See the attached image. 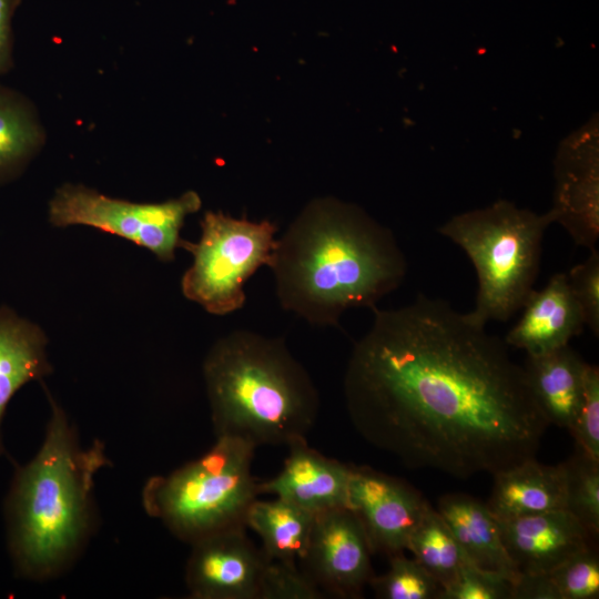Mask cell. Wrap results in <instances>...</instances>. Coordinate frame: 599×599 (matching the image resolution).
Listing matches in <instances>:
<instances>
[{"label":"cell","instance_id":"1","mask_svg":"<svg viewBox=\"0 0 599 599\" xmlns=\"http://www.w3.org/2000/svg\"><path fill=\"white\" fill-rule=\"evenodd\" d=\"M343 379L349 419L409 468L457 478L534 458L550 425L506 343L448 302L372 308Z\"/></svg>","mask_w":599,"mask_h":599},{"label":"cell","instance_id":"2","mask_svg":"<svg viewBox=\"0 0 599 599\" xmlns=\"http://www.w3.org/2000/svg\"><path fill=\"white\" fill-rule=\"evenodd\" d=\"M284 311L338 327L351 308H374L400 286L407 260L393 232L357 204L309 201L288 225L268 265Z\"/></svg>","mask_w":599,"mask_h":599},{"label":"cell","instance_id":"3","mask_svg":"<svg viewBox=\"0 0 599 599\" xmlns=\"http://www.w3.org/2000/svg\"><path fill=\"white\" fill-rule=\"evenodd\" d=\"M51 413L35 455L16 468L3 504L17 577L43 582L73 566L97 525L94 483L111 460L95 439L82 447L74 425L48 393Z\"/></svg>","mask_w":599,"mask_h":599},{"label":"cell","instance_id":"4","mask_svg":"<svg viewBox=\"0 0 599 599\" xmlns=\"http://www.w3.org/2000/svg\"><path fill=\"white\" fill-rule=\"evenodd\" d=\"M203 377L216 437L288 446L317 419L318 390L282 337L225 334L207 352Z\"/></svg>","mask_w":599,"mask_h":599},{"label":"cell","instance_id":"5","mask_svg":"<svg viewBox=\"0 0 599 599\" xmlns=\"http://www.w3.org/2000/svg\"><path fill=\"white\" fill-rule=\"evenodd\" d=\"M552 223L550 211L537 214L499 200L457 214L438 227L476 270V302L468 312L474 322L484 326L505 322L524 306L538 275L544 234Z\"/></svg>","mask_w":599,"mask_h":599},{"label":"cell","instance_id":"6","mask_svg":"<svg viewBox=\"0 0 599 599\" xmlns=\"http://www.w3.org/2000/svg\"><path fill=\"white\" fill-rule=\"evenodd\" d=\"M255 448L241 438L216 437L199 458L167 475L150 477L142 488L143 509L189 544L245 526L246 511L258 496L252 475Z\"/></svg>","mask_w":599,"mask_h":599},{"label":"cell","instance_id":"7","mask_svg":"<svg viewBox=\"0 0 599 599\" xmlns=\"http://www.w3.org/2000/svg\"><path fill=\"white\" fill-rule=\"evenodd\" d=\"M200 225V240L182 243L193 262L181 278V291L207 313L224 316L244 306L245 282L261 266L270 265L277 226L268 220L253 222L222 211L205 212Z\"/></svg>","mask_w":599,"mask_h":599},{"label":"cell","instance_id":"8","mask_svg":"<svg viewBox=\"0 0 599 599\" xmlns=\"http://www.w3.org/2000/svg\"><path fill=\"white\" fill-rule=\"evenodd\" d=\"M194 191L160 203L109 197L83 185L64 184L49 202V221L58 227L87 225L126 238L172 262L182 247L180 231L187 215L201 209Z\"/></svg>","mask_w":599,"mask_h":599},{"label":"cell","instance_id":"9","mask_svg":"<svg viewBox=\"0 0 599 599\" xmlns=\"http://www.w3.org/2000/svg\"><path fill=\"white\" fill-rule=\"evenodd\" d=\"M554 204L549 210L576 245L596 250L599 238V121L595 114L565 138L554 161Z\"/></svg>","mask_w":599,"mask_h":599},{"label":"cell","instance_id":"10","mask_svg":"<svg viewBox=\"0 0 599 599\" xmlns=\"http://www.w3.org/2000/svg\"><path fill=\"white\" fill-rule=\"evenodd\" d=\"M372 549L362 524L347 507L314 515L303 570L326 595L357 598L373 575Z\"/></svg>","mask_w":599,"mask_h":599},{"label":"cell","instance_id":"11","mask_svg":"<svg viewBox=\"0 0 599 599\" xmlns=\"http://www.w3.org/2000/svg\"><path fill=\"white\" fill-rule=\"evenodd\" d=\"M432 506L406 481L366 466H352L347 508L367 536L373 552H404L410 535Z\"/></svg>","mask_w":599,"mask_h":599},{"label":"cell","instance_id":"12","mask_svg":"<svg viewBox=\"0 0 599 599\" xmlns=\"http://www.w3.org/2000/svg\"><path fill=\"white\" fill-rule=\"evenodd\" d=\"M245 526L197 539L186 562L185 583L193 599H258L266 558Z\"/></svg>","mask_w":599,"mask_h":599},{"label":"cell","instance_id":"13","mask_svg":"<svg viewBox=\"0 0 599 599\" xmlns=\"http://www.w3.org/2000/svg\"><path fill=\"white\" fill-rule=\"evenodd\" d=\"M497 520L502 545L518 576L548 573L591 548L595 538L566 509Z\"/></svg>","mask_w":599,"mask_h":599},{"label":"cell","instance_id":"14","mask_svg":"<svg viewBox=\"0 0 599 599\" xmlns=\"http://www.w3.org/2000/svg\"><path fill=\"white\" fill-rule=\"evenodd\" d=\"M283 468L273 478L257 484L258 495L271 494L315 515L347 507L352 465L329 458L307 444L292 441Z\"/></svg>","mask_w":599,"mask_h":599},{"label":"cell","instance_id":"15","mask_svg":"<svg viewBox=\"0 0 599 599\" xmlns=\"http://www.w3.org/2000/svg\"><path fill=\"white\" fill-rule=\"evenodd\" d=\"M524 313L505 337L506 345L538 356L569 345L585 325L566 273L554 274L546 286L534 290L525 302Z\"/></svg>","mask_w":599,"mask_h":599},{"label":"cell","instance_id":"16","mask_svg":"<svg viewBox=\"0 0 599 599\" xmlns=\"http://www.w3.org/2000/svg\"><path fill=\"white\" fill-rule=\"evenodd\" d=\"M440 514L468 562L510 579L519 576L501 541L498 520L488 506L466 494H449L438 501Z\"/></svg>","mask_w":599,"mask_h":599},{"label":"cell","instance_id":"17","mask_svg":"<svg viewBox=\"0 0 599 599\" xmlns=\"http://www.w3.org/2000/svg\"><path fill=\"white\" fill-rule=\"evenodd\" d=\"M486 504L497 519H508L565 509L562 464L547 466L535 457L494 475Z\"/></svg>","mask_w":599,"mask_h":599},{"label":"cell","instance_id":"18","mask_svg":"<svg viewBox=\"0 0 599 599\" xmlns=\"http://www.w3.org/2000/svg\"><path fill=\"white\" fill-rule=\"evenodd\" d=\"M43 331L12 308L0 306V456L6 454L2 420L16 393L52 372Z\"/></svg>","mask_w":599,"mask_h":599},{"label":"cell","instance_id":"19","mask_svg":"<svg viewBox=\"0 0 599 599\" xmlns=\"http://www.w3.org/2000/svg\"><path fill=\"white\" fill-rule=\"evenodd\" d=\"M586 367L569 345L527 356L524 368L528 382L550 424L570 429L581 400Z\"/></svg>","mask_w":599,"mask_h":599},{"label":"cell","instance_id":"20","mask_svg":"<svg viewBox=\"0 0 599 599\" xmlns=\"http://www.w3.org/2000/svg\"><path fill=\"white\" fill-rule=\"evenodd\" d=\"M313 520V514L282 498H256L246 511L244 525L260 536L267 560L296 564L305 555Z\"/></svg>","mask_w":599,"mask_h":599},{"label":"cell","instance_id":"21","mask_svg":"<svg viewBox=\"0 0 599 599\" xmlns=\"http://www.w3.org/2000/svg\"><path fill=\"white\" fill-rule=\"evenodd\" d=\"M43 141L31 103L0 83V183L18 175Z\"/></svg>","mask_w":599,"mask_h":599},{"label":"cell","instance_id":"22","mask_svg":"<svg viewBox=\"0 0 599 599\" xmlns=\"http://www.w3.org/2000/svg\"><path fill=\"white\" fill-rule=\"evenodd\" d=\"M598 596L599 560L592 547L548 573L519 576L514 586V599H595Z\"/></svg>","mask_w":599,"mask_h":599},{"label":"cell","instance_id":"23","mask_svg":"<svg viewBox=\"0 0 599 599\" xmlns=\"http://www.w3.org/2000/svg\"><path fill=\"white\" fill-rule=\"evenodd\" d=\"M406 549L444 590L457 580L468 562L449 527L433 507L410 535Z\"/></svg>","mask_w":599,"mask_h":599},{"label":"cell","instance_id":"24","mask_svg":"<svg viewBox=\"0 0 599 599\" xmlns=\"http://www.w3.org/2000/svg\"><path fill=\"white\" fill-rule=\"evenodd\" d=\"M565 509L593 537L599 532V461L577 451L562 463Z\"/></svg>","mask_w":599,"mask_h":599},{"label":"cell","instance_id":"25","mask_svg":"<svg viewBox=\"0 0 599 599\" xmlns=\"http://www.w3.org/2000/svg\"><path fill=\"white\" fill-rule=\"evenodd\" d=\"M369 585L383 599H441L444 588L414 558L389 556V569L373 576Z\"/></svg>","mask_w":599,"mask_h":599},{"label":"cell","instance_id":"26","mask_svg":"<svg viewBox=\"0 0 599 599\" xmlns=\"http://www.w3.org/2000/svg\"><path fill=\"white\" fill-rule=\"evenodd\" d=\"M325 593L296 564L267 560L258 599H321Z\"/></svg>","mask_w":599,"mask_h":599},{"label":"cell","instance_id":"27","mask_svg":"<svg viewBox=\"0 0 599 599\" xmlns=\"http://www.w3.org/2000/svg\"><path fill=\"white\" fill-rule=\"evenodd\" d=\"M577 449L599 461V369L587 364L582 396L575 420L569 429Z\"/></svg>","mask_w":599,"mask_h":599},{"label":"cell","instance_id":"28","mask_svg":"<svg viewBox=\"0 0 599 599\" xmlns=\"http://www.w3.org/2000/svg\"><path fill=\"white\" fill-rule=\"evenodd\" d=\"M514 586L510 579L467 562L441 599H514Z\"/></svg>","mask_w":599,"mask_h":599},{"label":"cell","instance_id":"29","mask_svg":"<svg viewBox=\"0 0 599 599\" xmlns=\"http://www.w3.org/2000/svg\"><path fill=\"white\" fill-rule=\"evenodd\" d=\"M571 292L582 312L585 325L599 335V252L591 250L586 261L566 273Z\"/></svg>","mask_w":599,"mask_h":599},{"label":"cell","instance_id":"30","mask_svg":"<svg viewBox=\"0 0 599 599\" xmlns=\"http://www.w3.org/2000/svg\"><path fill=\"white\" fill-rule=\"evenodd\" d=\"M21 0H0V78L13 67L12 19Z\"/></svg>","mask_w":599,"mask_h":599}]
</instances>
